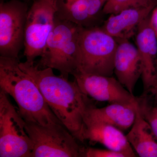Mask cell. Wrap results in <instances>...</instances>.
Masks as SVG:
<instances>
[{"mask_svg": "<svg viewBox=\"0 0 157 157\" xmlns=\"http://www.w3.org/2000/svg\"><path fill=\"white\" fill-rule=\"evenodd\" d=\"M83 27L56 16L52 30L47 39L38 66L58 70L68 78L77 70L79 37Z\"/></svg>", "mask_w": 157, "mask_h": 157, "instance_id": "3", "label": "cell"}, {"mask_svg": "<svg viewBox=\"0 0 157 157\" xmlns=\"http://www.w3.org/2000/svg\"><path fill=\"white\" fill-rule=\"evenodd\" d=\"M138 102L141 114L150 125L157 137V107L150 105L145 98H138Z\"/></svg>", "mask_w": 157, "mask_h": 157, "instance_id": "18", "label": "cell"}, {"mask_svg": "<svg viewBox=\"0 0 157 157\" xmlns=\"http://www.w3.org/2000/svg\"><path fill=\"white\" fill-rule=\"evenodd\" d=\"M77 70L86 74L111 76L117 46L116 39L98 26L83 28L79 37Z\"/></svg>", "mask_w": 157, "mask_h": 157, "instance_id": "4", "label": "cell"}, {"mask_svg": "<svg viewBox=\"0 0 157 157\" xmlns=\"http://www.w3.org/2000/svg\"><path fill=\"white\" fill-rule=\"evenodd\" d=\"M82 157H128L125 154L113 150L91 148H83Z\"/></svg>", "mask_w": 157, "mask_h": 157, "instance_id": "19", "label": "cell"}, {"mask_svg": "<svg viewBox=\"0 0 157 157\" xmlns=\"http://www.w3.org/2000/svg\"><path fill=\"white\" fill-rule=\"evenodd\" d=\"M149 22L157 39V5L150 15Z\"/></svg>", "mask_w": 157, "mask_h": 157, "instance_id": "20", "label": "cell"}, {"mask_svg": "<svg viewBox=\"0 0 157 157\" xmlns=\"http://www.w3.org/2000/svg\"><path fill=\"white\" fill-rule=\"evenodd\" d=\"M25 126L18 109L0 89V157H31L33 143Z\"/></svg>", "mask_w": 157, "mask_h": 157, "instance_id": "5", "label": "cell"}, {"mask_svg": "<svg viewBox=\"0 0 157 157\" xmlns=\"http://www.w3.org/2000/svg\"><path fill=\"white\" fill-rule=\"evenodd\" d=\"M78 87L87 97L109 104H134L138 98L131 94L117 79L111 76L83 73L72 74Z\"/></svg>", "mask_w": 157, "mask_h": 157, "instance_id": "9", "label": "cell"}, {"mask_svg": "<svg viewBox=\"0 0 157 157\" xmlns=\"http://www.w3.org/2000/svg\"><path fill=\"white\" fill-rule=\"evenodd\" d=\"M149 17L140 24L136 35V47L143 65L141 77L144 95L157 83V39L150 24Z\"/></svg>", "mask_w": 157, "mask_h": 157, "instance_id": "10", "label": "cell"}, {"mask_svg": "<svg viewBox=\"0 0 157 157\" xmlns=\"http://www.w3.org/2000/svg\"><path fill=\"white\" fill-rule=\"evenodd\" d=\"M20 67L31 76L45 101L62 124L77 140L82 142L84 117L93 105L75 81L56 75L53 69L41 68L34 62H19Z\"/></svg>", "mask_w": 157, "mask_h": 157, "instance_id": "1", "label": "cell"}, {"mask_svg": "<svg viewBox=\"0 0 157 157\" xmlns=\"http://www.w3.org/2000/svg\"><path fill=\"white\" fill-rule=\"evenodd\" d=\"M82 141L88 140L101 144L106 148L125 154L128 157H136L126 136L119 129L85 114Z\"/></svg>", "mask_w": 157, "mask_h": 157, "instance_id": "12", "label": "cell"}, {"mask_svg": "<svg viewBox=\"0 0 157 157\" xmlns=\"http://www.w3.org/2000/svg\"><path fill=\"white\" fill-rule=\"evenodd\" d=\"M104 4L102 0H57L56 15L83 28L97 26Z\"/></svg>", "mask_w": 157, "mask_h": 157, "instance_id": "14", "label": "cell"}, {"mask_svg": "<svg viewBox=\"0 0 157 157\" xmlns=\"http://www.w3.org/2000/svg\"><path fill=\"white\" fill-rule=\"evenodd\" d=\"M116 39L114 73L121 84L133 94L136 83L143 72L141 58L137 47L128 39Z\"/></svg>", "mask_w": 157, "mask_h": 157, "instance_id": "11", "label": "cell"}, {"mask_svg": "<svg viewBox=\"0 0 157 157\" xmlns=\"http://www.w3.org/2000/svg\"><path fill=\"white\" fill-rule=\"evenodd\" d=\"M102 1H103V2H104L105 3V2H106V1H107V0H102Z\"/></svg>", "mask_w": 157, "mask_h": 157, "instance_id": "24", "label": "cell"}, {"mask_svg": "<svg viewBox=\"0 0 157 157\" xmlns=\"http://www.w3.org/2000/svg\"><path fill=\"white\" fill-rule=\"evenodd\" d=\"M155 0H107L103 6L102 12L104 14H116L123 10L146 5Z\"/></svg>", "mask_w": 157, "mask_h": 157, "instance_id": "17", "label": "cell"}, {"mask_svg": "<svg viewBox=\"0 0 157 157\" xmlns=\"http://www.w3.org/2000/svg\"><path fill=\"white\" fill-rule=\"evenodd\" d=\"M155 96L156 100V101H157L156 105L155 106H156V107H157V94L156 95H155Z\"/></svg>", "mask_w": 157, "mask_h": 157, "instance_id": "23", "label": "cell"}, {"mask_svg": "<svg viewBox=\"0 0 157 157\" xmlns=\"http://www.w3.org/2000/svg\"><path fill=\"white\" fill-rule=\"evenodd\" d=\"M25 128L33 141L31 157H82L83 148L62 124L45 126L26 122Z\"/></svg>", "mask_w": 157, "mask_h": 157, "instance_id": "6", "label": "cell"}, {"mask_svg": "<svg viewBox=\"0 0 157 157\" xmlns=\"http://www.w3.org/2000/svg\"><path fill=\"white\" fill-rule=\"evenodd\" d=\"M19 62V59L0 56L1 89L13 98L26 122L45 126L62 124L33 79L20 67Z\"/></svg>", "mask_w": 157, "mask_h": 157, "instance_id": "2", "label": "cell"}, {"mask_svg": "<svg viewBox=\"0 0 157 157\" xmlns=\"http://www.w3.org/2000/svg\"><path fill=\"white\" fill-rule=\"evenodd\" d=\"M137 105L138 99L134 104H110L102 108H97L92 105L87 109L85 114L124 132L131 128L134 124Z\"/></svg>", "mask_w": 157, "mask_h": 157, "instance_id": "15", "label": "cell"}, {"mask_svg": "<svg viewBox=\"0 0 157 157\" xmlns=\"http://www.w3.org/2000/svg\"><path fill=\"white\" fill-rule=\"evenodd\" d=\"M57 0H33L26 21L24 55L27 61L34 62L42 56L53 28Z\"/></svg>", "mask_w": 157, "mask_h": 157, "instance_id": "7", "label": "cell"}, {"mask_svg": "<svg viewBox=\"0 0 157 157\" xmlns=\"http://www.w3.org/2000/svg\"><path fill=\"white\" fill-rule=\"evenodd\" d=\"M157 5V0H155L111 14L101 28L115 39H129L137 33L140 24L150 15Z\"/></svg>", "mask_w": 157, "mask_h": 157, "instance_id": "13", "label": "cell"}, {"mask_svg": "<svg viewBox=\"0 0 157 157\" xmlns=\"http://www.w3.org/2000/svg\"><path fill=\"white\" fill-rule=\"evenodd\" d=\"M27 2L2 0L0 3V55L18 59L24 46Z\"/></svg>", "mask_w": 157, "mask_h": 157, "instance_id": "8", "label": "cell"}, {"mask_svg": "<svg viewBox=\"0 0 157 157\" xmlns=\"http://www.w3.org/2000/svg\"><path fill=\"white\" fill-rule=\"evenodd\" d=\"M151 93L152 95L155 96L157 94V83L154 87L152 88L151 90H150L149 93Z\"/></svg>", "mask_w": 157, "mask_h": 157, "instance_id": "21", "label": "cell"}, {"mask_svg": "<svg viewBox=\"0 0 157 157\" xmlns=\"http://www.w3.org/2000/svg\"><path fill=\"white\" fill-rule=\"evenodd\" d=\"M126 136L139 157H157V137L150 125L141 114L138 102L135 122Z\"/></svg>", "mask_w": 157, "mask_h": 157, "instance_id": "16", "label": "cell"}, {"mask_svg": "<svg viewBox=\"0 0 157 157\" xmlns=\"http://www.w3.org/2000/svg\"><path fill=\"white\" fill-rule=\"evenodd\" d=\"M2 1V0H1ZM21 1H24V2H29V1H32V0H21Z\"/></svg>", "mask_w": 157, "mask_h": 157, "instance_id": "22", "label": "cell"}]
</instances>
